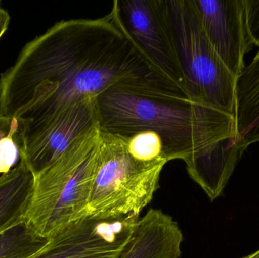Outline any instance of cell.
<instances>
[{
    "mask_svg": "<svg viewBox=\"0 0 259 258\" xmlns=\"http://www.w3.org/2000/svg\"><path fill=\"white\" fill-rule=\"evenodd\" d=\"M101 130L131 136L153 131L167 162L182 160L202 189L222 177L234 154V115L190 99L181 91L109 88L96 97Z\"/></svg>",
    "mask_w": 259,
    "mask_h": 258,
    "instance_id": "2",
    "label": "cell"
},
{
    "mask_svg": "<svg viewBox=\"0 0 259 258\" xmlns=\"http://www.w3.org/2000/svg\"><path fill=\"white\" fill-rule=\"evenodd\" d=\"M0 8H1V1H0Z\"/></svg>",
    "mask_w": 259,
    "mask_h": 258,
    "instance_id": "19",
    "label": "cell"
},
{
    "mask_svg": "<svg viewBox=\"0 0 259 258\" xmlns=\"http://www.w3.org/2000/svg\"><path fill=\"white\" fill-rule=\"evenodd\" d=\"M187 96L234 115L236 77L211 45L193 0H166Z\"/></svg>",
    "mask_w": 259,
    "mask_h": 258,
    "instance_id": "5",
    "label": "cell"
},
{
    "mask_svg": "<svg viewBox=\"0 0 259 258\" xmlns=\"http://www.w3.org/2000/svg\"><path fill=\"white\" fill-rule=\"evenodd\" d=\"M115 86L180 90L145 57L112 9L96 19L59 21L27 42L0 75V115L19 120L24 138Z\"/></svg>",
    "mask_w": 259,
    "mask_h": 258,
    "instance_id": "1",
    "label": "cell"
},
{
    "mask_svg": "<svg viewBox=\"0 0 259 258\" xmlns=\"http://www.w3.org/2000/svg\"><path fill=\"white\" fill-rule=\"evenodd\" d=\"M234 118L236 134L245 148L259 142V50L236 77Z\"/></svg>",
    "mask_w": 259,
    "mask_h": 258,
    "instance_id": "10",
    "label": "cell"
},
{
    "mask_svg": "<svg viewBox=\"0 0 259 258\" xmlns=\"http://www.w3.org/2000/svg\"><path fill=\"white\" fill-rule=\"evenodd\" d=\"M99 126L96 98H86L25 136L21 159L33 175H36L60 157L76 139Z\"/></svg>",
    "mask_w": 259,
    "mask_h": 258,
    "instance_id": "7",
    "label": "cell"
},
{
    "mask_svg": "<svg viewBox=\"0 0 259 258\" xmlns=\"http://www.w3.org/2000/svg\"><path fill=\"white\" fill-rule=\"evenodd\" d=\"M112 9L152 66L187 96L166 0H115Z\"/></svg>",
    "mask_w": 259,
    "mask_h": 258,
    "instance_id": "6",
    "label": "cell"
},
{
    "mask_svg": "<svg viewBox=\"0 0 259 258\" xmlns=\"http://www.w3.org/2000/svg\"><path fill=\"white\" fill-rule=\"evenodd\" d=\"M33 186V174L21 159L0 176V233L24 221Z\"/></svg>",
    "mask_w": 259,
    "mask_h": 258,
    "instance_id": "11",
    "label": "cell"
},
{
    "mask_svg": "<svg viewBox=\"0 0 259 258\" xmlns=\"http://www.w3.org/2000/svg\"><path fill=\"white\" fill-rule=\"evenodd\" d=\"M184 235L178 223L161 209L139 219L119 258H180Z\"/></svg>",
    "mask_w": 259,
    "mask_h": 258,
    "instance_id": "9",
    "label": "cell"
},
{
    "mask_svg": "<svg viewBox=\"0 0 259 258\" xmlns=\"http://www.w3.org/2000/svg\"><path fill=\"white\" fill-rule=\"evenodd\" d=\"M30 258H107L95 236L81 224L64 229L48 239L45 246Z\"/></svg>",
    "mask_w": 259,
    "mask_h": 258,
    "instance_id": "12",
    "label": "cell"
},
{
    "mask_svg": "<svg viewBox=\"0 0 259 258\" xmlns=\"http://www.w3.org/2000/svg\"><path fill=\"white\" fill-rule=\"evenodd\" d=\"M48 239L38 235L22 221L0 233V258H30Z\"/></svg>",
    "mask_w": 259,
    "mask_h": 258,
    "instance_id": "13",
    "label": "cell"
},
{
    "mask_svg": "<svg viewBox=\"0 0 259 258\" xmlns=\"http://www.w3.org/2000/svg\"><path fill=\"white\" fill-rule=\"evenodd\" d=\"M211 45L237 77L244 69V56L252 49L245 23L243 0H193Z\"/></svg>",
    "mask_w": 259,
    "mask_h": 258,
    "instance_id": "8",
    "label": "cell"
},
{
    "mask_svg": "<svg viewBox=\"0 0 259 258\" xmlns=\"http://www.w3.org/2000/svg\"><path fill=\"white\" fill-rule=\"evenodd\" d=\"M24 142L21 121L0 115V176L19 163Z\"/></svg>",
    "mask_w": 259,
    "mask_h": 258,
    "instance_id": "14",
    "label": "cell"
},
{
    "mask_svg": "<svg viewBox=\"0 0 259 258\" xmlns=\"http://www.w3.org/2000/svg\"><path fill=\"white\" fill-rule=\"evenodd\" d=\"M242 258H259V250L255 251V252L252 253V254H249V255L246 256V257Z\"/></svg>",
    "mask_w": 259,
    "mask_h": 258,
    "instance_id": "18",
    "label": "cell"
},
{
    "mask_svg": "<svg viewBox=\"0 0 259 258\" xmlns=\"http://www.w3.org/2000/svg\"><path fill=\"white\" fill-rule=\"evenodd\" d=\"M10 20V15H9V12L0 8V39L7 30Z\"/></svg>",
    "mask_w": 259,
    "mask_h": 258,
    "instance_id": "17",
    "label": "cell"
},
{
    "mask_svg": "<svg viewBox=\"0 0 259 258\" xmlns=\"http://www.w3.org/2000/svg\"><path fill=\"white\" fill-rule=\"evenodd\" d=\"M245 23L249 39L259 48V0H243Z\"/></svg>",
    "mask_w": 259,
    "mask_h": 258,
    "instance_id": "16",
    "label": "cell"
},
{
    "mask_svg": "<svg viewBox=\"0 0 259 258\" xmlns=\"http://www.w3.org/2000/svg\"><path fill=\"white\" fill-rule=\"evenodd\" d=\"M100 128L76 139L51 165L33 176L26 224L50 239L88 218V205L98 153Z\"/></svg>",
    "mask_w": 259,
    "mask_h": 258,
    "instance_id": "3",
    "label": "cell"
},
{
    "mask_svg": "<svg viewBox=\"0 0 259 258\" xmlns=\"http://www.w3.org/2000/svg\"><path fill=\"white\" fill-rule=\"evenodd\" d=\"M125 137L127 151L135 160L143 163L167 161L163 152L162 140L155 132H139Z\"/></svg>",
    "mask_w": 259,
    "mask_h": 258,
    "instance_id": "15",
    "label": "cell"
},
{
    "mask_svg": "<svg viewBox=\"0 0 259 258\" xmlns=\"http://www.w3.org/2000/svg\"><path fill=\"white\" fill-rule=\"evenodd\" d=\"M167 163L135 160L127 151L125 136L100 129L88 218L140 217L159 188L160 176Z\"/></svg>",
    "mask_w": 259,
    "mask_h": 258,
    "instance_id": "4",
    "label": "cell"
}]
</instances>
